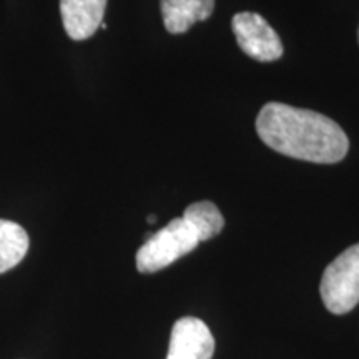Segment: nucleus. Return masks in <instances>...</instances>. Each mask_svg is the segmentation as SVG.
Returning a JSON list of instances; mask_svg holds the SVG:
<instances>
[{
    "instance_id": "1",
    "label": "nucleus",
    "mask_w": 359,
    "mask_h": 359,
    "mask_svg": "<svg viewBox=\"0 0 359 359\" xmlns=\"http://www.w3.org/2000/svg\"><path fill=\"white\" fill-rule=\"evenodd\" d=\"M257 132L278 154L311 163H338L349 150L346 133L334 120L286 103H266L258 114Z\"/></svg>"
},
{
    "instance_id": "2",
    "label": "nucleus",
    "mask_w": 359,
    "mask_h": 359,
    "mask_svg": "<svg viewBox=\"0 0 359 359\" xmlns=\"http://www.w3.org/2000/svg\"><path fill=\"white\" fill-rule=\"evenodd\" d=\"M198 238L183 218H173L160 231L147 236L137 251V269L140 273H156L170 266L198 246Z\"/></svg>"
},
{
    "instance_id": "3",
    "label": "nucleus",
    "mask_w": 359,
    "mask_h": 359,
    "mask_svg": "<svg viewBox=\"0 0 359 359\" xmlns=\"http://www.w3.org/2000/svg\"><path fill=\"white\" fill-rule=\"evenodd\" d=\"M320 293L325 306L346 314L359 303V243L349 246L325 269Z\"/></svg>"
},
{
    "instance_id": "4",
    "label": "nucleus",
    "mask_w": 359,
    "mask_h": 359,
    "mask_svg": "<svg viewBox=\"0 0 359 359\" xmlns=\"http://www.w3.org/2000/svg\"><path fill=\"white\" fill-rule=\"evenodd\" d=\"M231 29L246 55L258 62H275L283 57L280 35L259 13L240 12L233 17Z\"/></svg>"
},
{
    "instance_id": "5",
    "label": "nucleus",
    "mask_w": 359,
    "mask_h": 359,
    "mask_svg": "<svg viewBox=\"0 0 359 359\" xmlns=\"http://www.w3.org/2000/svg\"><path fill=\"white\" fill-rule=\"evenodd\" d=\"M215 339L198 318L185 316L173 325L167 359H212Z\"/></svg>"
},
{
    "instance_id": "6",
    "label": "nucleus",
    "mask_w": 359,
    "mask_h": 359,
    "mask_svg": "<svg viewBox=\"0 0 359 359\" xmlns=\"http://www.w3.org/2000/svg\"><path fill=\"white\" fill-rule=\"evenodd\" d=\"M107 0H60L64 29L72 40H87L103 24Z\"/></svg>"
},
{
    "instance_id": "7",
    "label": "nucleus",
    "mask_w": 359,
    "mask_h": 359,
    "mask_svg": "<svg viewBox=\"0 0 359 359\" xmlns=\"http://www.w3.org/2000/svg\"><path fill=\"white\" fill-rule=\"evenodd\" d=\"M165 29L185 34L196 22L206 20L215 11V0H160Z\"/></svg>"
},
{
    "instance_id": "8",
    "label": "nucleus",
    "mask_w": 359,
    "mask_h": 359,
    "mask_svg": "<svg viewBox=\"0 0 359 359\" xmlns=\"http://www.w3.org/2000/svg\"><path fill=\"white\" fill-rule=\"evenodd\" d=\"M29 245V235L19 223L0 219V275L25 258Z\"/></svg>"
},
{
    "instance_id": "9",
    "label": "nucleus",
    "mask_w": 359,
    "mask_h": 359,
    "mask_svg": "<svg viewBox=\"0 0 359 359\" xmlns=\"http://www.w3.org/2000/svg\"><path fill=\"white\" fill-rule=\"evenodd\" d=\"M183 219L190 224L198 241H208L219 235L224 226V218L218 206L212 201H196L187 206Z\"/></svg>"
},
{
    "instance_id": "10",
    "label": "nucleus",
    "mask_w": 359,
    "mask_h": 359,
    "mask_svg": "<svg viewBox=\"0 0 359 359\" xmlns=\"http://www.w3.org/2000/svg\"><path fill=\"white\" fill-rule=\"evenodd\" d=\"M147 219H148V223H155L156 222V217H155V215H150V217H148Z\"/></svg>"
},
{
    "instance_id": "11",
    "label": "nucleus",
    "mask_w": 359,
    "mask_h": 359,
    "mask_svg": "<svg viewBox=\"0 0 359 359\" xmlns=\"http://www.w3.org/2000/svg\"><path fill=\"white\" fill-rule=\"evenodd\" d=\"M358 40H359V32H358Z\"/></svg>"
}]
</instances>
